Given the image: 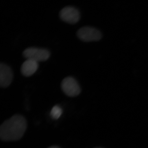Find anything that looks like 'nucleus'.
<instances>
[{
    "instance_id": "obj_6",
    "label": "nucleus",
    "mask_w": 148,
    "mask_h": 148,
    "mask_svg": "<svg viewBox=\"0 0 148 148\" xmlns=\"http://www.w3.org/2000/svg\"><path fill=\"white\" fill-rule=\"evenodd\" d=\"M13 75L10 67L6 64H0V86L1 87H8L12 82Z\"/></svg>"
},
{
    "instance_id": "obj_4",
    "label": "nucleus",
    "mask_w": 148,
    "mask_h": 148,
    "mask_svg": "<svg viewBox=\"0 0 148 148\" xmlns=\"http://www.w3.org/2000/svg\"><path fill=\"white\" fill-rule=\"evenodd\" d=\"M77 36L80 39L86 42L97 41L102 38V34L98 30L88 27L80 29L77 32Z\"/></svg>"
},
{
    "instance_id": "obj_2",
    "label": "nucleus",
    "mask_w": 148,
    "mask_h": 148,
    "mask_svg": "<svg viewBox=\"0 0 148 148\" xmlns=\"http://www.w3.org/2000/svg\"><path fill=\"white\" fill-rule=\"evenodd\" d=\"M23 54L27 59H31L38 62L47 61L50 55V52L47 49L36 47L26 49Z\"/></svg>"
},
{
    "instance_id": "obj_10",
    "label": "nucleus",
    "mask_w": 148,
    "mask_h": 148,
    "mask_svg": "<svg viewBox=\"0 0 148 148\" xmlns=\"http://www.w3.org/2000/svg\"></svg>"
},
{
    "instance_id": "obj_7",
    "label": "nucleus",
    "mask_w": 148,
    "mask_h": 148,
    "mask_svg": "<svg viewBox=\"0 0 148 148\" xmlns=\"http://www.w3.org/2000/svg\"><path fill=\"white\" fill-rule=\"evenodd\" d=\"M38 66V62L27 59L21 65V73L26 77L31 76L36 72Z\"/></svg>"
},
{
    "instance_id": "obj_1",
    "label": "nucleus",
    "mask_w": 148,
    "mask_h": 148,
    "mask_svg": "<svg viewBox=\"0 0 148 148\" xmlns=\"http://www.w3.org/2000/svg\"><path fill=\"white\" fill-rule=\"evenodd\" d=\"M27 128L25 118L21 115H14L1 125L0 138L5 142L17 141L22 138Z\"/></svg>"
},
{
    "instance_id": "obj_3",
    "label": "nucleus",
    "mask_w": 148,
    "mask_h": 148,
    "mask_svg": "<svg viewBox=\"0 0 148 148\" xmlns=\"http://www.w3.org/2000/svg\"><path fill=\"white\" fill-rule=\"evenodd\" d=\"M61 87L64 93L69 97H75L81 92V88L78 83L72 77L64 78L61 82Z\"/></svg>"
},
{
    "instance_id": "obj_5",
    "label": "nucleus",
    "mask_w": 148,
    "mask_h": 148,
    "mask_svg": "<svg viewBox=\"0 0 148 148\" xmlns=\"http://www.w3.org/2000/svg\"><path fill=\"white\" fill-rule=\"evenodd\" d=\"M60 18L63 21L71 24H75L80 19V13L75 8L67 6L62 9L59 13Z\"/></svg>"
},
{
    "instance_id": "obj_9",
    "label": "nucleus",
    "mask_w": 148,
    "mask_h": 148,
    "mask_svg": "<svg viewBox=\"0 0 148 148\" xmlns=\"http://www.w3.org/2000/svg\"><path fill=\"white\" fill-rule=\"evenodd\" d=\"M48 148H61L59 147H58V146H51V147H49Z\"/></svg>"
},
{
    "instance_id": "obj_8",
    "label": "nucleus",
    "mask_w": 148,
    "mask_h": 148,
    "mask_svg": "<svg viewBox=\"0 0 148 148\" xmlns=\"http://www.w3.org/2000/svg\"><path fill=\"white\" fill-rule=\"evenodd\" d=\"M63 113V110L59 106H54L51 111V116L55 120L58 119L61 116Z\"/></svg>"
}]
</instances>
